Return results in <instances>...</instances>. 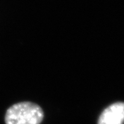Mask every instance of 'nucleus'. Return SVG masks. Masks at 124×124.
I'll use <instances>...</instances> for the list:
<instances>
[{"mask_svg": "<svg viewBox=\"0 0 124 124\" xmlns=\"http://www.w3.org/2000/svg\"><path fill=\"white\" fill-rule=\"evenodd\" d=\"M44 113L39 105L31 102H22L8 109L5 115L6 124H40Z\"/></svg>", "mask_w": 124, "mask_h": 124, "instance_id": "1", "label": "nucleus"}, {"mask_svg": "<svg viewBox=\"0 0 124 124\" xmlns=\"http://www.w3.org/2000/svg\"><path fill=\"white\" fill-rule=\"evenodd\" d=\"M124 122V103H113L106 108L100 115L98 124H123Z\"/></svg>", "mask_w": 124, "mask_h": 124, "instance_id": "2", "label": "nucleus"}]
</instances>
